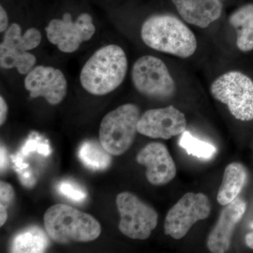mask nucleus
I'll return each instance as SVG.
<instances>
[{
  "label": "nucleus",
  "mask_w": 253,
  "mask_h": 253,
  "mask_svg": "<svg viewBox=\"0 0 253 253\" xmlns=\"http://www.w3.org/2000/svg\"><path fill=\"white\" fill-rule=\"evenodd\" d=\"M141 36L151 49L183 59L192 56L197 49L194 33L179 18L171 14L150 16L141 26Z\"/></svg>",
  "instance_id": "1"
},
{
  "label": "nucleus",
  "mask_w": 253,
  "mask_h": 253,
  "mask_svg": "<svg viewBox=\"0 0 253 253\" xmlns=\"http://www.w3.org/2000/svg\"><path fill=\"white\" fill-rule=\"evenodd\" d=\"M127 71L124 50L116 44L103 46L86 61L81 73V83L87 92L103 96L122 84Z\"/></svg>",
  "instance_id": "2"
},
{
  "label": "nucleus",
  "mask_w": 253,
  "mask_h": 253,
  "mask_svg": "<svg viewBox=\"0 0 253 253\" xmlns=\"http://www.w3.org/2000/svg\"><path fill=\"white\" fill-rule=\"evenodd\" d=\"M44 225L50 239L59 244L90 242L101 233V224L94 217L65 204L54 205L46 211Z\"/></svg>",
  "instance_id": "3"
},
{
  "label": "nucleus",
  "mask_w": 253,
  "mask_h": 253,
  "mask_svg": "<svg viewBox=\"0 0 253 253\" xmlns=\"http://www.w3.org/2000/svg\"><path fill=\"white\" fill-rule=\"evenodd\" d=\"M135 104H126L106 115L100 125L99 141L110 154L121 156L131 147L140 118Z\"/></svg>",
  "instance_id": "4"
},
{
  "label": "nucleus",
  "mask_w": 253,
  "mask_h": 253,
  "mask_svg": "<svg viewBox=\"0 0 253 253\" xmlns=\"http://www.w3.org/2000/svg\"><path fill=\"white\" fill-rule=\"evenodd\" d=\"M213 97L226 104L239 121L253 119V81L239 71H230L217 78L211 86Z\"/></svg>",
  "instance_id": "5"
},
{
  "label": "nucleus",
  "mask_w": 253,
  "mask_h": 253,
  "mask_svg": "<svg viewBox=\"0 0 253 253\" xmlns=\"http://www.w3.org/2000/svg\"><path fill=\"white\" fill-rule=\"evenodd\" d=\"M131 81L136 90L156 99L174 96L176 84L166 63L156 56H141L131 69Z\"/></svg>",
  "instance_id": "6"
},
{
  "label": "nucleus",
  "mask_w": 253,
  "mask_h": 253,
  "mask_svg": "<svg viewBox=\"0 0 253 253\" xmlns=\"http://www.w3.org/2000/svg\"><path fill=\"white\" fill-rule=\"evenodd\" d=\"M116 206L121 216L119 229L123 234L132 239L149 238L158 224V213L154 208L130 192L118 194Z\"/></svg>",
  "instance_id": "7"
},
{
  "label": "nucleus",
  "mask_w": 253,
  "mask_h": 253,
  "mask_svg": "<svg viewBox=\"0 0 253 253\" xmlns=\"http://www.w3.org/2000/svg\"><path fill=\"white\" fill-rule=\"evenodd\" d=\"M211 204L209 199L202 193H187L168 212L165 220V234L179 240L198 221L209 217Z\"/></svg>",
  "instance_id": "8"
},
{
  "label": "nucleus",
  "mask_w": 253,
  "mask_h": 253,
  "mask_svg": "<svg viewBox=\"0 0 253 253\" xmlns=\"http://www.w3.org/2000/svg\"><path fill=\"white\" fill-rule=\"evenodd\" d=\"M45 31L50 42L57 45L60 51L73 53L79 49L82 43L92 38L96 28L89 14H82L73 21L71 15L66 13L62 19L51 20Z\"/></svg>",
  "instance_id": "9"
},
{
  "label": "nucleus",
  "mask_w": 253,
  "mask_h": 253,
  "mask_svg": "<svg viewBox=\"0 0 253 253\" xmlns=\"http://www.w3.org/2000/svg\"><path fill=\"white\" fill-rule=\"evenodd\" d=\"M184 113L174 106L148 110L140 116L138 132L153 139H169L186 131Z\"/></svg>",
  "instance_id": "10"
},
{
  "label": "nucleus",
  "mask_w": 253,
  "mask_h": 253,
  "mask_svg": "<svg viewBox=\"0 0 253 253\" xmlns=\"http://www.w3.org/2000/svg\"><path fill=\"white\" fill-rule=\"evenodd\" d=\"M25 87L32 98L43 97L51 105H57L66 97L68 83L61 70L38 66L28 73Z\"/></svg>",
  "instance_id": "11"
},
{
  "label": "nucleus",
  "mask_w": 253,
  "mask_h": 253,
  "mask_svg": "<svg viewBox=\"0 0 253 253\" xmlns=\"http://www.w3.org/2000/svg\"><path fill=\"white\" fill-rule=\"evenodd\" d=\"M136 161L146 168V178L153 185H164L175 177V163L162 143L152 142L145 146L136 155Z\"/></svg>",
  "instance_id": "12"
},
{
  "label": "nucleus",
  "mask_w": 253,
  "mask_h": 253,
  "mask_svg": "<svg viewBox=\"0 0 253 253\" xmlns=\"http://www.w3.org/2000/svg\"><path fill=\"white\" fill-rule=\"evenodd\" d=\"M246 203L240 198L226 205L208 236L207 247L211 252L223 253L229 251L233 233L246 212Z\"/></svg>",
  "instance_id": "13"
},
{
  "label": "nucleus",
  "mask_w": 253,
  "mask_h": 253,
  "mask_svg": "<svg viewBox=\"0 0 253 253\" xmlns=\"http://www.w3.org/2000/svg\"><path fill=\"white\" fill-rule=\"evenodd\" d=\"M178 13L186 23L201 28H208L222 13L221 0H172Z\"/></svg>",
  "instance_id": "14"
},
{
  "label": "nucleus",
  "mask_w": 253,
  "mask_h": 253,
  "mask_svg": "<svg viewBox=\"0 0 253 253\" xmlns=\"http://www.w3.org/2000/svg\"><path fill=\"white\" fill-rule=\"evenodd\" d=\"M247 179V171L242 164L232 163L227 166L218 191V203L221 206H226L237 199L246 185Z\"/></svg>",
  "instance_id": "15"
},
{
  "label": "nucleus",
  "mask_w": 253,
  "mask_h": 253,
  "mask_svg": "<svg viewBox=\"0 0 253 253\" xmlns=\"http://www.w3.org/2000/svg\"><path fill=\"white\" fill-rule=\"evenodd\" d=\"M42 35L37 28H29L24 35L17 23H13L5 31L0 49L15 53H25L36 49L41 44Z\"/></svg>",
  "instance_id": "16"
},
{
  "label": "nucleus",
  "mask_w": 253,
  "mask_h": 253,
  "mask_svg": "<svg viewBox=\"0 0 253 253\" xmlns=\"http://www.w3.org/2000/svg\"><path fill=\"white\" fill-rule=\"evenodd\" d=\"M229 21L236 29V44L244 52L253 50V4L241 6L231 14Z\"/></svg>",
  "instance_id": "17"
},
{
  "label": "nucleus",
  "mask_w": 253,
  "mask_h": 253,
  "mask_svg": "<svg viewBox=\"0 0 253 253\" xmlns=\"http://www.w3.org/2000/svg\"><path fill=\"white\" fill-rule=\"evenodd\" d=\"M47 233L38 226H31L18 232L12 240L11 253H43L49 246Z\"/></svg>",
  "instance_id": "18"
},
{
  "label": "nucleus",
  "mask_w": 253,
  "mask_h": 253,
  "mask_svg": "<svg viewBox=\"0 0 253 253\" xmlns=\"http://www.w3.org/2000/svg\"><path fill=\"white\" fill-rule=\"evenodd\" d=\"M78 156L86 168L94 171L107 169L111 163V154L103 147L101 142L86 141L83 143L78 151Z\"/></svg>",
  "instance_id": "19"
},
{
  "label": "nucleus",
  "mask_w": 253,
  "mask_h": 253,
  "mask_svg": "<svg viewBox=\"0 0 253 253\" xmlns=\"http://www.w3.org/2000/svg\"><path fill=\"white\" fill-rule=\"evenodd\" d=\"M36 57L29 52L15 53L0 49V66L4 69L16 68L18 73L27 75L36 65Z\"/></svg>",
  "instance_id": "20"
},
{
  "label": "nucleus",
  "mask_w": 253,
  "mask_h": 253,
  "mask_svg": "<svg viewBox=\"0 0 253 253\" xmlns=\"http://www.w3.org/2000/svg\"><path fill=\"white\" fill-rule=\"evenodd\" d=\"M179 145L188 154L199 158L211 159L217 153V149L213 145L194 137L188 131H184L181 134Z\"/></svg>",
  "instance_id": "21"
},
{
  "label": "nucleus",
  "mask_w": 253,
  "mask_h": 253,
  "mask_svg": "<svg viewBox=\"0 0 253 253\" xmlns=\"http://www.w3.org/2000/svg\"><path fill=\"white\" fill-rule=\"evenodd\" d=\"M15 197L14 188L5 181L0 183V226L6 223L8 218V209Z\"/></svg>",
  "instance_id": "22"
},
{
  "label": "nucleus",
  "mask_w": 253,
  "mask_h": 253,
  "mask_svg": "<svg viewBox=\"0 0 253 253\" xmlns=\"http://www.w3.org/2000/svg\"><path fill=\"white\" fill-rule=\"evenodd\" d=\"M58 191L60 194L74 202H83L87 197L86 191L81 186L71 181L60 182L58 185Z\"/></svg>",
  "instance_id": "23"
},
{
  "label": "nucleus",
  "mask_w": 253,
  "mask_h": 253,
  "mask_svg": "<svg viewBox=\"0 0 253 253\" xmlns=\"http://www.w3.org/2000/svg\"><path fill=\"white\" fill-rule=\"evenodd\" d=\"M34 151H37L40 154L44 155V156H48L51 153V149L47 144L39 142L37 139H30L24 144L21 151L16 155V156L23 158L24 156H28L30 153L34 152Z\"/></svg>",
  "instance_id": "24"
},
{
  "label": "nucleus",
  "mask_w": 253,
  "mask_h": 253,
  "mask_svg": "<svg viewBox=\"0 0 253 253\" xmlns=\"http://www.w3.org/2000/svg\"><path fill=\"white\" fill-rule=\"evenodd\" d=\"M9 26V18L7 13L2 6H0V32L6 31Z\"/></svg>",
  "instance_id": "25"
},
{
  "label": "nucleus",
  "mask_w": 253,
  "mask_h": 253,
  "mask_svg": "<svg viewBox=\"0 0 253 253\" xmlns=\"http://www.w3.org/2000/svg\"><path fill=\"white\" fill-rule=\"evenodd\" d=\"M8 116V106L2 96H0V125L3 126Z\"/></svg>",
  "instance_id": "26"
},
{
  "label": "nucleus",
  "mask_w": 253,
  "mask_h": 253,
  "mask_svg": "<svg viewBox=\"0 0 253 253\" xmlns=\"http://www.w3.org/2000/svg\"><path fill=\"white\" fill-rule=\"evenodd\" d=\"M1 171L3 172L7 168L9 164V157H8L7 151L5 149L4 146H1Z\"/></svg>",
  "instance_id": "27"
},
{
  "label": "nucleus",
  "mask_w": 253,
  "mask_h": 253,
  "mask_svg": "<svg viewBox=\"0 0 253 253\" xmlns=\"http://www.w3.org/2000/svg\"><path fill=\"white\" fill-rule=\"evenodd\" d=\"M246 243L249 248L253 249V232L250 233L246 236Z\"/></svg>",
  "instance_id": "28"
}]
</instances>
